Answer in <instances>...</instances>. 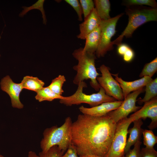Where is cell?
<instances>
[{"instance_id":"obj_1","label":"cell","mask_w":157,"mask_h":157,"mask_svg":"<svg viewBox=\"0 0 157 157\" xmlns=\"http://www.w3.org/2000/svg\"><path fill=\"white\" fill-rule=\"evenodd\" d=\"M116 125L107 114L99 117L79 114L72 124L71 144L76 148L79 156L105 157L113 141Z\"/></svg>"},{"instance_id":"obj_9","label":"cell","mask_w":157,"mask_h":157,"mask_svg":"<svg viewBox=\"0 0 157 157\" xmlns=\"http://www.w3.org/2000/svg\"><path fill=\"white\" fill-rule=\"evenodd\" d=\"M144 90L143 88L133 92L124 99L121 105L117 109L108 113V115L115 123L127 117L131 113L136 112L141 108L136 105L138 96Z\"/></svg>"},{"instance_id":"obj_18","label":"cell","mask_w":157,"mask_h":157,"mask_svg":"<svg viewBox=\"0 0 157 157\" xmlns=\"http://www.w3.org/2000/svg\"><path fill=\"white\" fill-rule=\"evenodd\" d=\"M95 8L101 20H106L111 18L109 13L110 3L108 0H95Z\"/></svg>"},{"instance_id":"obj_35","label":"cell","mask_w":157,"mask_h":157,"mask_svg":"<svg viewBox=\"0 0 157 157\" xmlns=\"http://www.w3.org/2000/svg\"><path fill=\"white\" fill-rule=\"evenodd\" d=\"M80 157H101L99 156L93 155H83L79 156Z\"/></svg>"},{"instance_id":"obj_10","label":"cell","mask_w":157,"mask_h":157,"mask_svg":"<svg viewBox=\"0 0 157 157\" xmlns=\"http://www.w3.org/2000/svg\"><path fill=\"white\" fill-rule=\"evenodd\" d=\"M0 84L1 90L9 96L12 106L20 109L22 108L24 105L19 99L20 93L23 89L21 83H14L10 76L7 75L1 79Z\"/></svg>"},{"instance_id":"obj_11","label":"cell","mask_w":157,"mask_h":157,"mask_svg":"<svg viewBox=\"0 0 157 157\" xmlns=\"http://www.w3.org/2000/svg\"><path fill=\"white\" fill-rule=\"evenodd\" d=\"M130 116L134 117L135 120H143L149 118L151 120L148 126L152 130L157 127V97H156L144 103V106Z\"/></svg>"},{"instance_id":"obj_13","label":"cell","mask_w":157,"mask_h":157,"mask_svg":"<svg viewBox=\"0 0 157 157\" xmlns=\"http://www.w3.org/2000/svg\"><path fill=\"white\" fill-rule=\"evenodd\" d=\"M115 79L118 83L122 90L123 95L125 98L132 92L143 88L146 84L153 79L149 76H145L141 78L131 81H127L118 76V74H113Z\"/></svg>"},{"instance_id":"obj_30","label":"cell","mask_w":157,"mask_h":157,"mask_svg":"<svg viewBox=\"0 0 157 157\" xmlns=\"http://www.w3.org/2000/svg\"><path fill=\"white\" fill-rule=\"evenodd\" d=\"M141 157H157V151L153 149H149L146 147L141 150Z\"/></svg>"},{"instance_id":"obj_2","label":"cell","mask_w":157,"mask_h":157,"mask_svg":"<svg viewBox=\"0 0 157 157\" xmlns=\"http://www.w3.org/2000/svg\"><path fill=\"white\" fill-rule=\"evenodd\" d=\"M73 57L78 61V64L73 67L76 74L73 80L74 84L78 85L84 80H90V84L96 91L101 87L97 78L100 74L97 72L95 66L96 58L95 54L84 51L81 47L74 51L72 53Z\"/></svg>"},{"instance_id":"obj_16","label":"cell","mask_w":157,"mask_h":157,"mask_svg":"<svg viewBox=\"0 0 157 157\" xmlns=\"http://www.w3.org/2000/svg\"><path fill=\"white\" fill-rule=\"evenodd\" d=\"M101 34L99 26L87 35L85 39L86 41L83 50L89 53L95 54L99 43Z\"/></svg>"},{"instance_id":"obj_20","label":"cell","mask_w":157,"mask_h":157,"mask_svg":"<svg viewBox=\"0 0 157 157\" xmlns=\"http://www.w3.org/2000/svg\"><path fill=\"white\" fill-rule=\"evenodd\" d=\"M36 92L37 94L35 98L40 102L44 101H51L55 99H60L64 97V96L59 95L53 92L48 86L43 87Z\"/></svg>"},{"instance_id":"obj_36","label":"cell","mask_w":157,"mask_h":157,"mask_svg":"<svg viewBox=\"0 0 157 157\" xmlns=\"http://www.w3.org/2000/svg\"><path fill=\"white\" fill-rule=\"evenodd\" d=\"M0 157H4L2 155L0 154Z\"/></svg>"},{"instance_id":"obj_8","label":"cell","mask_w":157,"mask_h":157,"mask_svg":"<svg viewBox=\"0 0 157 157\" xmlns=\"http://www.w3.org/2000/svg\"><path fill=\"white\" fill-rule=\"evenodd\" d=\"M101 76L97 80L101 87L107 95L118 101H123L124 98L121 88L118 83L112 75L109 68L102 65L99 68Z\"/></svg>"},{"instance_id":"obj_21","label":"cell","mask_w":157,"mask_h":157,"mask_svg":"<svg viewBox=\"0 0 157 157\" xmlns=\"http://www.w3.org/2000/svg\"><path fill=\"white\" fill-rule=\"evenodd\" d=\"M66 81V79L64 76L59 75L52 80L48 87L56 94L62 96L64 92L63 89V85Z\"/></svg>"},{"instance_id":"obj_24","label":"cell","mask_w":157,"mask_h":157,"mask_svg":"<svg viewBox=\"0 0 157 157\" xmlns=\"http://www.w3.org/2000/svg\"><path fill=\"white\" fill-rule=\"evenodd\" d=\"M44 1V0H39L32 6L29 7H23L24 10L20 13L19 16L21 17H23L28 11L31 10L33 9H38L40 10L42 13L43 24H46L47 19L43 8V4Z\"/></svg>"},{"instance_id":"obj_26","label":"cell","mask_w":157,"mask_h":157,"mask_svg":"<svg viewBox=\"0 0 157 157\" xmlns=\"http://www.w3.org/2000/svg\"><path fill=\"white\" fill-rule=\"evenodd\" d=\"M64 153L57 146H54L45 152H40L39 156L40 157H61Z\"/></svg>"},{"instance_id":"obj_6","label":"cell","mask_w":157,"mask_h":157,"mask_svg":"<svg viewBox=\"0 0 157 157\" xmlns=\"http://www.w3.org/2000/svg\"><path fill=\"white\" fill-rule=\"evenodd\" d=\"M134 120L135 118L130 116L129 117L121 119L117 123L113 141L105 157H124L128 128Z\"/></svg>"},{"instance_id":"obj_28","label":"cell","mask_w":157,"mask_h":157,"mask_svg":"<svg viewBox=\"0 0 157 157\" xmlns=\"http://www.w3.org/2000/svg\"><path fill=\"white\" fill-rule=\"evenodd\" d=\"M65 1L71 6L75 10L78 15V20L82 21L83 12L79 1L78 0H65Z\"/></svg>"},{"instance_id":"obj_5","label":"cell","mask_w":157,"mask_h":157,"mask_svg":"<svg viewBox=\"0 0 157 157\" xmlns=\"http://www.w3.org/2000/svg\"><path fill=\"white\" fill-rule=\"evenodd\" d=\"M77 85L78 88L75 92L69 96L64 97L63 99H60V103L67 106L85 103L89 104L92 107L104 102L116 101L113 97L106 94L104 90L101 87L100 88L98 92L87 94L83 92V88L87 87L85 82L81 81Z\"/></svg>"},{"instance_id":"obj_19","label":"cell","mask_w":157,"mask_h":157,"mask_svg":"<svg viewBox=\"0 0 157 157\" xmlns=\"http://www.w3.org/2000/svg\"><path fill=\"white\" fill-rule=\"evenodd\" d=\"M145 87V94L144 97L142 99L140 98L137 100L138 103L140 104L144 103L157 97V78L149 82Z\"/></svg>"},{"instance_id":"obj_33","label":"cell","mask_w":157,"mask_h":157,"mask_svg":"<svg viewBox=\"0 0 157 157\" xmlns=\"http://www.w3.org/2000/svg\"><path fill=\"white\" fill-rule=\"evenodd\" d=\"M130 47L127 44H122L118 45L117 49V52L118 54L122 56L125 52Z\"/></svg>"},{"instance_id":"obj_12","label":"cell","mask_w":157,"mask_h":157,"mask_svg":"<svg viewBox=\"0 0 157 157\" xmlns=\"http://www.w3.org/2000/svg\"><path fill=\"white\" fill-rule=\"evenodd\" d=\"M123 101H116L105 102L96 106L88 108L83 106L79 108L80 111L85 115L94 116H101L106 115L109 112L117 108Z\"/></svg>"},{"instance_id":"obj_25","label":"cell","mask_w":157,"mask_h":157,"mask_svg":"<svg viewBox=\"0 0 157 157\" xmlns=\"http://www.w3.org/2000/svg\"><path fill=\"white\" fill-rule=\"evenodd\" d=\"M124 3L128 6L133 5H147L151 8H156L157 3L154 0H127Z\"/></svg>"},{"instance_id":"obj_29","label":"cell","mask_w":157,"mask_h":157,"mask_svg":"<svg viewBox=\"0 0 157 157\" xmlns=\"http://www.w3.org/2000/svg\"><path fill=\"white\" fill-rule=\"evenodd\" d=\"M142 142L138 141L134 145L132 149H130L124 157H141L140 146Z\"/></svg>"},{"instance_id":"obj_22","label":"cell","mask_w":157,"mask_h":157,"mask_svg":"<svg viewBox=\"0 0 157 157\" xmlns=\"http://www.w3.org/2000/svg\"><path fill=\"white\" fill-rule=\"evenodd\" d=\"M143 144L145 147L149 149H153L157 143V137L150 130H144L142 134Z\"/></svg>"},{"instance_id":"obj_3","label":"cell","mask_w":157,"mask_h":157,"mask_svg":"<svg viewBox=\"0 0 157 157\" xmlns=\"http://www.w3.org/2000/svg\"><path fill=\"white\" fill-rule=\"evenodd\" d=\"M72 122L70 117H66L60 126H54L45 129L40 143L42 152L44 153L50 148L57 146L64 153L71 144V128Z\"/></svg>"},{"instance_id":"obj_27","label":"cell","mask_w":157,"mask_h":157,"mask_svg":"<svg viewBox=\"0 0 157 157\" xmlns=\"http://www.w3.org/2000/svg\"><path fill=\"white\" fill-rule=\"evenodd\" d=\"M84 18H86L94 8V1L92 0H80Z\"/></svg>"},{"instance_id":"obj_23","label":"cell","mask_w":157,"mask_h":157,"mask_svg":"<svg viewBox=\"0 0 157 157\" xmlns=\"http://www.w3.org/2000/svg\"><path fill=\"white\" fill-rule=\"evenodd\" d=\"M157 71V58H156L149 63L144 66L139 77L142 78L147 76L151 78Z\"/></svg>"},{"instance_id":"obj_4","label":"cell","mask_w":157,"mask_h":157,"mask_svg":"<svg viewBox=\"0 0 157 157\" xmlns=\"http://www.w3.org/2000/svg\"><path fill=\"white\" fill-rule=\"evenodd\" d=\"M129 17L128 24L122 33L112 44L118 46L121 43L124 37L130 38L139 27L149 22L157 21V9L147 7L128 8L126 11Z\"/></svg>"},{"instance_id":"obj_15","label":"cell","mask_w":157,"mask_h":157,"mask_svg":"<svg viewBox=\"0 0 157 157\" xmlns=\"http://www.w3.org/2000/svg\"><path fill=\"white\" fill-rule=\"evenodd\" d=\"M133 122V127L128 130L129 136L126 141L125 147V154L130 149L132 145H134L137 142L140 141L141 136L144 130L141 128L143 124L142 119L134 120Z\"/></svg>"},{"instance_id":"obj_37","label":"cell","mask_w":157,"mask_h":157,"mask_svg":"<svg viewBox=\"0 0 157 157\" xmlns=\"http://www.w3.org/2000/svg\"><path fill=\"white\" fill-rule=\"evenodd\" d=\"M1 36L0 35V39H1ZM0 56H1V55H0Z\"/></svg>"},{"instance_id":"obj_7","label":"cell","mask_w":157,"mask_h":157,"mask_svg":"<svg viewBox=\"0 0 157 157\" xmlns=\"http://www.w3.org/2000/svg\"><path fill=\"white\" fill-rule=\"evenodd\" d=\"M123 13L106 20H101L100 26L101 28V38L99 45L95 52L98 58L104 57L107 52L112 50L113 45L111 39L116 32V27Z\"/></svg>"},{"instance_id":"obj_32","label":"cell","mask_w":157,"mask_h":157,"mask_svg":"<svg viewBox=\"0 0 157 157\" xmlns=\"http://www.w3.org/2000/svg\"><path fill=\"white\" fill-rule=\"evenodd\" d=\"M124 60L126 62L131 61L135 57V53L133 50L130 47L126 51L122 56Z\"/></svg>"},{"instance_id":"obj_31","label":"cell","mask_w":157,"mask_h":157,"mask_svg":"<svg viewBox=\"0 0 157 157\" xmlns=\"http://www.w3.org/2000/svg\"><path fill=\"white\" fill-rule=\"evenodd\" d=\"M78 155L76 148L73 145L71 144L67 149L65 154L61 157H80Z\"/></svg>"},{"instance_id":"obj_17","label":"cell","mask_w":157,"mask_h":157,"mask_svg":"<svg viewBox=\"0 0 157 157\" xmlns=\"http://www.w3.org/2000/svg\"><path fill=\"white\" fill-rule=\"evenodd\" d=\"M23 89L36 92L42 88L44 83L37 77L26 76H25L21 83Z\"/></svg>"},{"instance_id":"obj_34","label":"cell","mask_w":157,"mask_h":157,"mask_svg":"<svg viewBox=\"0 0 157 157\" xmlns=\"http://www.w3.org/2000/svg\"><path fill=\"white\" fill-rule=\"evenodd\" d=\"M28 157H40L36 153L32 151L29 152Z\"/></svg>"},{"instance_id":"obj_14","label":"cell","mask_w":157,"mask_h":157,"mask_svg":"<svg viewBox=\"0 0 157 157\" xmlns=\"http://www.w3.org/2000/svg\"><path fill=\"white\" fill-rule=\"evenodd\" d=\"M101 20L96 9L94 8L84 21L79 25L80 33L77 36L78 38L85 40L86 36L99 26Z\"/></svg>"}]
</instances>
